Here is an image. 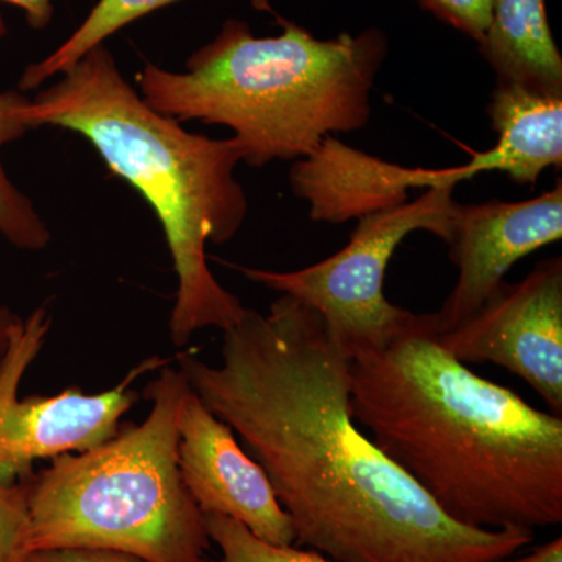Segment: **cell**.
Wrapping results in <instances>:
<instances>
[{
	"mask_svg": "<svg viewBox=\"0 0 562 562\" xmlns=\"http://www.w3.org/2000/svg\"><path fill=\"white\" fill-rule=\"evenodd\" d=\"M7 35V24L5 20H3L2 14H0V40L3 38V36Z\"/></svg>",
	"mask_w": 562,
	"mask_h": 562,
	"instance_id": "603a6c76",
	"label": "cell"
},
{
	"mask_svg": "<svg viewBox=\"0 0 562 562\" xmlns=\"http://www.w3.org/2000/svg\"><path fill=\"white\" fill-rule=\"evenodd\" d=\"M27 483L0 484V562H25L31 554Z\"/></svg>",
	"mask_w": 562,
	"mask_h": 562,
	"instance_id": "e0dca14e",
	"label": "cell"
},
{
	"mask_svg": "<svg viewBox=\"0 0 562 562\" xmlns=\"http://www.w3.org/2000/svg\"><path fill=\"white\" fill-rule=\"evenodd\" d=\"M487 111L498 143L512 151L513 181L535 184L546 169L561 168L562 95L497 83Z\"/></svg>",
	"mask_w": 562,
	"mask_h": 562,
	"instance_id": "4fadbf2b",
	"label": "cell"
},
{
	"mask_svg": "<svg viewBox=\"0 0 562 562\" xmlns=\"http://www.w3.org/2000/svg\"><path fill=\"white\" fill-rule=\"evenodd\" d=\"M20 319V316H16L9 306L3 305L2 301H0V362H2L7 350H9L11 330H13L14 324Z\"/></svg>",
	"mask_w": 562,
	"mask_h": 562,
	"instance_id": "7402d4cb",
	"label": "cell"
},
{
	"mask_svg": "<svg viewBox=\"0 0 562 562\" xmlns=\"http://www.w3.org/2000/svg\"><path fill=\"white\" fill-rule=\"evenodd\" d=\"M479 49L497 83L562 95V55L550 29L546 0H495Z\"/></svg>",
	"mask_w": 562,
	"mask_h": 562,
	"instance_id": "7c38bea8",
	"label": "cell"
},
{
	"mask_svg": "<svg viewBox=\"0 0 562 562\" xmlns=\"http://www.w3.org/2000/svg\"><path fill=\"white\" fill-rule=\"evenodd\" d=\"M177 432L181 479L203 514L232 517L265 541L294 546L290 516L268 475L235 431L203 405L190 382L181 397Z\"/></svg>",
	"mask_w": 562,
	"mask_h": 562,
	"instance_id": "9c48e42d",
	"label": "cell"
},
{
	"mask_svg": "<svg viewBox=\"0 0 562 562\" xmlns=\"http://www.w3.org/2000/svg\"><path fill=\"white\" fill-rule=\"evenodd\" d=\"M177 2L181 0H99L69 38L63 41L46 58L31 63L24 69L18 90H38L54 77H60L77 65L88 52L105 44L110 36L116 35L122 29ZM269 3L271 0H255V5L260 9H271Z\"/></svg>",
	"mask_w": 562,
	"mask_h": 562,
	"instance_id": "5bb4252c",
	"label": "cell"
},
{
	"mask_svg": "<svg viewBox=\"0 0 562 562\" xmlns=\"http://www.w3.org/2000/svg\"><path fill=\"white\" fill-rule=\"evenodd\" d=\"M211 541L221 549L216 562H335L316 550L297 546H277L258 538L254 532L221 514H203Z\"/></svg>",
	"mask_w": 562,
	"mask_h": 562,
	"instance_id": "2e32d148",
	"label": "cell"
},
{
	"mask_svg": "<svg viewBox=\"0 0 562 562\" xmlns=\"http://www.w3.org/2000/svg\"><path fill=\"white\" fill-rule=\"evenodd\" d=\"M31 99L20 90L0 91V236L20 250L40 251L50 243L46 222L31 199L11 181L3 149L31 132L25 110Z\"/></svg>",
	"mask_w": 562,
	"mask_h": 562,
	"instance_id": "9a60e30c",
	"label": "cell"
},
{
	"mask_svg": "<svg viewBox=\"0 0 562 562\" xmlns=\"http://www.w3.org/2000/svg\"><path fill=\"white\" fill-rule=\"evenodd\" d=\"M25 117L32 131L58 127L87 139L157 214L177 276L169 321L173 346L180 349L194 333L224 331L238 322L246 308L206 260V244L235 238L249 211L235 177L244 162L235 139L188 132L151 109L105 44L31 99Z\"/></svg>",
	"mask_w": 562,
	"mask_h": 562,
	"instance_id": "3957f363",
	"label": "cell"
},
{
	"mask_svg": "<svg viewBox=\"0 0 562 562\" xmlns=\"http://www.w3.org/2000/svg\"><path fill=\"white\" fill-rule=\"evenodd\" d=\"M458 361L492 362L525 380L562 416V260L536 265L519 283H503L468 321L439 331Z\"/></svg>",
	"mask_w": 562,
	"mask_h": 562,
	"instance_id": "ba28073f",
	"label": "cell"
},
{
	"mask_svg": "<svg viewBox=\"0 0 562 562\" xmlns=\"http://www.w3.org/2000/svg\"><path fill=\"white\" fill-rule=\"evenodd\" d=\"M439 331L436 313H412L382 346L350 357L351 417L454 522L558 527L562 416L476 375Z\"/></svg>",
	"mask_w": 562,
	"mask_h": 562,
	"instance_id": "7a4b0ae2",
	"label": "cell"
},
{
	"mask_svg": "<svg viewBox=\"0 0 562 562\" xmlns=\"http://www.w3.org/2000/svg\"><path fill=\"white\" fill-rule=\"evenodd\" d=\"M506 562H562V538L557 536L552 541L536 547L531 552L522 554L517 560Z\"/></svg>",
	"mask_w": 562,
	"mask_h": 562,
	"instance_id": "44dd1931",
	"label": "cell"
},
{
	"mask_svg": "<svg viewBox=\"0 0 562 562\" xmlns=\"http://www.w3.org/2000/svg\"><path fill=\"white\" fill-rule=\"evenodd\" d=\"M187 387L180 369L162 368L144 391L146 419L25 480L31 553L105 549L144 562H205V517L179 468L177 417Z\"/></svg>",
	"mask_w": 562,
	"mask_h": 562,
	"instance_id": "5b68a950",
	"label": "cell"
},
{
	"mask_svg": "<svg viewBox=\"0 0 562 562\" xmlns=\"http://www.w3.org/2000/svg\"><path fill=\"white\" fill-rule=\"evenodd\" d=\"M277 21L279 35L265 38L246 21H225L179 72L146 63L136 74L140 98L173 120L231 128L254 168L302 160L327 136L364 127L390 52L386 33L369 27L319 40Z\"/></svg>",
	"mask_w": 562,
	"mask_h": 562,
	"instance_id": "277c9868",
	"label": "cell"
},
{
	"mask_svg": "<svg viewBox=\"0 0 562 562\" xmlns=\"http://www.w3.org/2000/svg\"><path fill=\"white\" fill-rule=\"evenodd\" d=\"M443 24L480 43L486 35L495 0H416Z\"/></svg>",
	"mask_w": 562,
	"mask_h": 562,
	"instance_id": "ac0fdd59",
	"label": "cell"
},
{
	"mask_svg": "<svg viewBox=\"0 0 562 562\" xmlns=\"http://www.w3.org/2000/svg\"><path fill=\"white\" fill-rule=\"evenodd\" d=\"M561 238V180L552 191L531 201L461 205L447 243L460 276L436 312L439 328L453 330L468 321L497 291L517 261Z\"/></svg>",
	"mask_w": 562,
	"mask_h": 562,
	"instance_id": "8fae6325",
	"label": "cell"
},
{
	"mask_svg": "<svg viewBox=\"0 0 562 562\" xmlns=\"http://www.w3.org/2000/svg\"><path fill=\"white\" fill-rule=\"evenodd\" d=\"M453 192L454 187L431 188L412 202L361 217L342 250L308 268L291 272L236 269L255 283L291 295L319 313L347 357H353L382 346L412 316L384 295L387 265L414 232H430L450 241L461 206Z\"/></svg>",
	"mask_w": 562,
	"mask_h": 562,
	"instance_id": "8992f818",
	"label": "cell"
},
{
	"mask_svg": "<svg viewBox=\"0 0 562 562\" xmlns=\"http://www.w3.org/2000/svg\"><path fill=\"white\" fill-rule=\"evenodd\" d=\"M0 2L10 3L20 9L27 24L36 31L47 27L54 18V0H0Z\"/></svg>",
	"mask_w": 562,
	"mask_h": 562,
	"instance_id": "ffe728a7",
	"label": "cell"
},
{
	"mask_svg": "<svg viewBox=\"0 0 562 562\" xmlns=\"http://www.w3.org/2000/svg\"><path fill=\"white\" fill-rule=\"evenodd\" d=\"M49 331V314L40 306L14 324L9 350L0 362V484L27 480L36 461L85 452L109 441L120 430L124 414L138 402L133 382L168 362L149 358L101 394H85L74 386L50 397L20 398L22 379Z\"/></svg>",
	"mask_w": 562,
	"mask_h": 562,
	"instance_id": "52a82bcc",
	"label": "cell"
},
{
	"mask_svg": "<svg viewBox=\"0 0 562 562\" xmlns=\"http://www.w3.org/2000/svg\"><path fill=\"white\" fill-rule=\"evenodd\" d=\"M25 562H144L133 554L105 549L41 550L29 554Z\"/></svg>",
	"mask_w": 562,
	"mask_h": 562,
	"instance_id": "d6986e66",
	"label": "cell"
},
{
	"mask_svg": "<svg viewBox=\"0 0 562 562\" xmlns=\"http://www.w3.org/2000/svg\"><path fill=\"white\" fill-rule=\"evenodd\" d=\"M505 165V155L494 146L464 166L403 168L327 136L312 155L292 161L290 184L308 203L313 221L342 224L408 202L409 190L457 187L482 172H503Z\"/></svg>",
	"mask_w": 562,
	"mask_h": 562,
	"instance_id": "30bf717a",
	"label": "cell"
},
{
	"mask_svg": "<svg viewBox=\"0 0 562 562\" xmlns=\"http://www.w3.org/2000/svg\"><path fill=\"white\" fill-rule=\"evenodd\" d=\"M221 361L179 351L203 405L268 475L294 546L335 562H506L535 531L454 522L358 427L350 360L319 313L281 294L222 331Z\"/></svg>",
	"mask_w": 562,
	"mask_h": 562,
	"instance_id": "6da1fadb",
	"label": "cell"
}]
</instances>
